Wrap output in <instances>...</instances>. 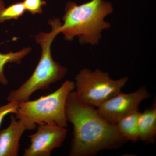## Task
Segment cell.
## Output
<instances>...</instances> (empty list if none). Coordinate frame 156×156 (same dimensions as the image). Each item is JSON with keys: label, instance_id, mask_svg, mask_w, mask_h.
Wrapping results in <instances>:
<instances>
[{"label": "cell", "instance_id": "cell-3", "mask_svg": "<svg viewBox=\"0 0 156 156\" xmlns=\"http://www.w3.org/2000/svg\"><path fill=\"white\" fill-rule=\"evenodd\" d=\"M49 24L52 27L51 32L40 33L35 36L42 50L37 66L28 80L18 89L9 92L7 98L9 102L20 104L27 101L35 92L49 89L51 84L63 79L67 73V69L55 61L51 54V44L59 34L58 28L62 23L59 19H54L50 20Z\"/></svg>", "mask_w": 156, "mask_h": 156}, {"label": "cell", "instance_id": "cell-10", "mask_svg": "<svg viewBox=\"0 0 156 156\" xmlns=\"http://www.w3.org/2000/svg\"><path fill=\"white\" fill-rule=\"evenodd\" d=\"M140 113L138 110L132 112L115 123L120 134L126 140L136 142L139 140L138 119Z\"/></svg>", "mask_w": 156, "mask_h": 156}, {"label": "cell", "instance_id": "cell-5", "mask_svg": "<svg viewBox=\"0 0 156 156\" xmlns=\"http://www.w3.org/2000/svg\"><path fill=\"white\" fill-rule=\"evenodd\" d=\"M128 80V77L112 80L108 73L100 69L84 68L75 77V91L81 101L98 107L121 92Z\"/></svg>", "mask_w": 156, "mask_h": 156}, {"label": "cell", "instance_id": "cell-6", "mask_svg": "<svg viewBox=\"0 0 156 156\" xmlns=\"http://www.w3.org/2000/svg\"><path fill=\"white\" fill-rule=\"evenodd\" d=\"M150 96L144 87L128 94L121 92L105 101L97 107V110L105 119L115 123L122 117L138 110L140 103Z\"/></svg>", "mask_w": 156, "mask_h": 156}, {"label": "cell", "instance_id": "cell-13", "mask_svg": "<svg viewBox=\"0 0 156 156\" xmlns=\"http://www.w3.org/2000/svg\"><path fill=\"white\" fill-rule=\"evenodd\" d=\"M22 3L25 11L32 14H41L43 7L47 4L44 0H23Z\"/></svg>", "mask_w": 156, "mask_h": 156}, {"label": "cell", "instance_id": "cell-15", "mask_svg": "<svg viewBox=\"0 0 156 156\" xmlns=\"http://www.w3.org/2000/svg\"><path fill=\"white\" fill-rule=\"evenodd\" d=\"M5 5L3 0H0V10L5 8Z\"/></svg>", "mask_w": 156, "mask_h": 156}, {"label": "cell", "instance_id": "cell-8", "mask_svg": "<svg viewBox=\"0 0 156 156\" xmlns=\"http://www.w3.org/2000/svg\"><path fill=\"white\" fill-rule=\"evenodd\" d=\"M26 130L24 122L11 115L10 125L0 131V156L19 155L20 141Z\"/></svg>", "mask_w": 156, "mask_h": 156}, {"label": "cell", "instance_id": "cell-7", "mask_svg": "<svg viewBox=\"0 0 156 156\" xmlns=\"http://www.w3.org/2000/svg\"><path fill=\"white\" fill-rule=\"evenodd\" d=\"M34 134L28 136L30 144L23 156H49L53 150L61 147L67 134L66 128L53 124L38 125Z\"/></svg>", "mask_w": 156, "mask_h": 156}, {"label": "cell", "instance_id": "cell-1", "mask_svg": "<svg viewBox=\"0 0 156 156\" xmlns=\"http://www.w3.org/2000/svg\"><path fill=\"white\" fill-rule=\"evenodd\" d=\"M65 114L73 127L70 156H89L100 151L120 147L126 140L114 123L109 122L92 105L81 101L76 91L66 99Z\"/></svg>", "mask_w": 156, "mask_h": 156}, {"label": "cell", "instance_id": "cell-12", "mask_svg": "<svg viewBox=\"0 0 156 156\" xmlns=\"http://www.w3.org/2000/svg\"><path fill=\"white\" fill-rule=\"evenodd\" d=\"M25 11L22 2L14 3L6 8L5 7L0 10V23L6 20L18 19L23 15Z\"/></svg>", "mask_w": 156, "mask_h": 156}, {"label": "cell", "instance_id": "cell-2", "mask_svg": "<svg viewBox=\"0 0 156 156\" xmlns=\"http://www.w3.org/2000/svg\"><path fill=\"white\" fill-rule=\"evenodd\" d=\"M113 12L111 3L105 0H90L80 5L68 2L58 32L67 41L77 37L81 44L97 45L101 33L110 27L105 19Z\"/></svg>", "mask_w": 156, "mask_h": 156}, {"label": "cell", "instance_id": "cell-14", "mask_svg": "<svg viewBox=\"0 0 156 156\" xmlns=\"http://www.w3.org/2000/svg\"><path fill=\"white\" fill-rule=\"evenodd\" d=\"M19 104L15 102H9L5 105L0 107V126L5 117L9 114L17 112Z\"/></svg>", "mask_w": 156, "mask_h": 156}, {"label": "cell", "instance_id": "cell-11", "mask_svg": "<svg viewBox=\"0 0 156 156\" xmlns=\"http://www.w3.org/2000/svg\"><path fill=\"white\" fill-rule=\"evenodd\" d=\"M31 48H24L18 52L8 53H0V84L3 86L9 84V81L4 73V68L8 63L19 64L26 56L30 53Z\"/></svg>", "mask_w": 156, "mask_h": 156}, {"label": "cell", "instance_id": "cell-9", "mask_svg": "<svg viewBox=\"0 0 156 156\" xmlns=\"http://www.w3.org/2000/svg\"><path fill=\"white\" fill-rule=\"evenodd\" d=\"M140 140L146 143H154L156 134L155 107L140 113L138 119Z\"/></svg>", "mask_w": 156, "mask_h": 156}, {"label": "cell", "instance_id": "cell-4", "mask_svg": "<svg viewBox=\"0 0 156 156\" xmlns=\"http://www.w3.org/2000/svg\"><path fill=\"white\" fill-rule=\"evenodd\" d=\"M75 89V83L66 81L49 95L19 104L15 117L23 121L29 131L35 129L37 125L45 124H56L66 128V103L68 95Z\"/></svg>", "mask_w": 156, "mask_h": 156}]
</instances>
